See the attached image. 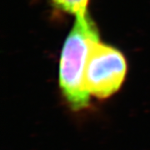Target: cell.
I'll return each instance as SVG.
<instances>
[{"label": "cell", "mask_w": 150, "mask_h": 150, "mask_svg": "<svg viewBox=\"0 0 150 150\" xmlns=\"http://www.w3.org/2000/svg\"><path fill=\"white\" fill-rule=\"evenodd\" d=\"M127 63L118 48L100 42H93L86 64L85 84L91 95L105 98L118 91L127 74Z\"/></svg>", "instance_id": "obj_2"}, {"label": "cell", "mask_w": 150, "mask_h": 150, "mask_svg": "<svg viewBox=\"0 0 150 150\" xmlns=\"http://www.w3.org/2000/svg\"><path fill=\"white\" fill-rule=\"evenodd\" d=\"M48 2L59 11L76 16L88 12L89 0H48Z\"/></svg>", "instance_id": "obj_3"}, {"label": "cell", "mask_w": 150, "mask_h": 150, "mask_svg": "<svg viewBox=\"0 0 150 150\" xmlns=\"http://www.w3.org/2000/svg\"><path fill=\"white\" fill-rule=\"evenodd\" d=\"M98 39L99 33L88 13L76 15L59 62V87L74 110L85 108L90 102L91 94L86 87L84 74L91 43Z\"/></svg>", "instance_id": "obj_1"}]
</instances>
